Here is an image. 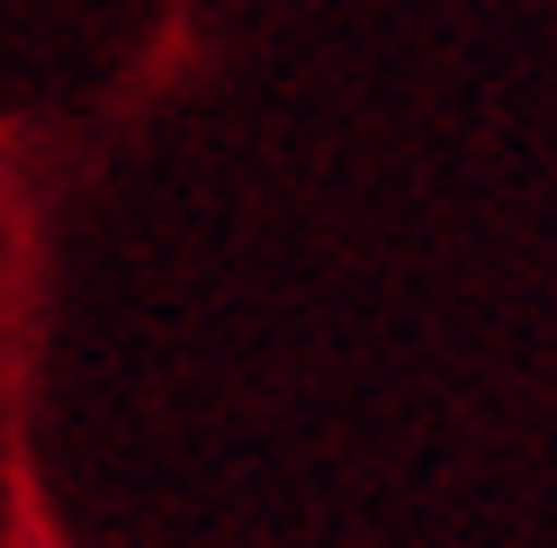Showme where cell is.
Listing matches in <instances>:
<instances>
[]
</instances>
